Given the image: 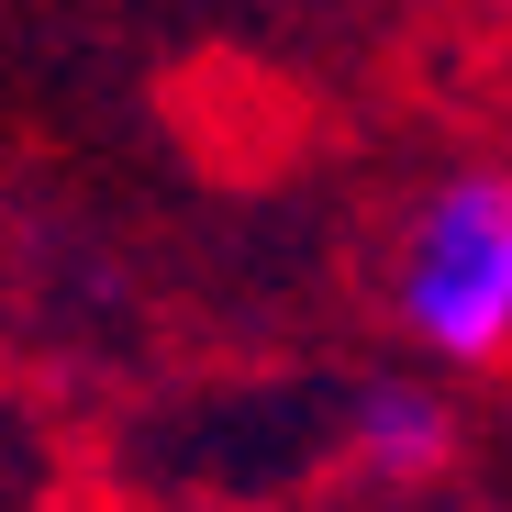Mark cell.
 <instances>
[{"mask_svg":"<svg viewBox=\"0 0 512 512\" xmlns=\"http://www.w3.org/2000/svg\"><path fill=\"white\" fill-rule=\"evenodd\" d=\"M390 323L446 368L512 357V167H457L401 212Z\"/></svg>","mask_w":512,"mask_h":512,"instance_id":"cell-1","label":"cell"},{"mask_svg":"<svg viewBox=\"0 0 512 512\" xmlns=\"http://www.w3.org/2000/svg\"><path fill=\"white\" fill-rule=\"evenodd\" d=\"M346 446H357V468H368L379 490H423V479L457 468V401L423 390V379H379V390H357V412H346Z\"/></svg>","mask_w":512,"mask_h":512,"instance_id":"cell-2","label":"cell"}]
</instances>
